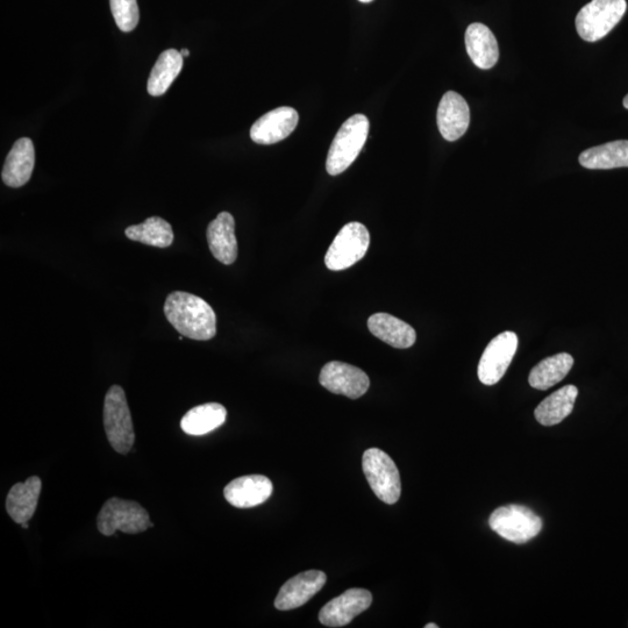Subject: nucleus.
Here are the masks:
<instances>
[{"label": "nucleus", "instance_id": "f257e3e1", "mask_svg": "<svg viewBox=\"0 0 628 628\" xmlns=\"http://www.w3.org/2000/svg\"><path fill=\"white\" fill-rule=\"evenodd\" d=\"M164 314L183 337L208 341L217 334V317L211 305L188 292L170 294L164 303Z\"/></svg>", "mask_w": 628, "mask_h": 628}, {"label": "nucleus", "instance_id": "f03ea898", "mask_svg": "<svg viewBox=\"0 0 628 628\" xmlns=\"http://www.w3.org/2000/svg\"><path fill=\"white\" fill-rule=\"evenodd\" d=\"M368 134L369 120L363 114H355L346 120L335 135L330 152H328L327 173L337 176L351 167L365 146Z\"/></svg>", "mask_w": 628, "mask_h": 628}, {"label": "nucleus", "instance_id": "7ed1b4c3", "mask_svg": "<svg viewBox=\"0 0 628 628\" xmlns=\"http://www.w3.org/2000/svg\"><path fill=\"white\" fill-rule=\"evenodd\" d=\"M104 427L114 451L126 455L131 451L134 441V427L125 391L119 385H113L107 391L104 402Z\"/></svg>", "mask_w": 628, "mask_h": 628}, {"label": "nucleus", "instance_id": "20e7f679", "mask_svg": "<svg viewBox=\"0 0 628 628\" xmlns=\"http://www.w3.org/2000/svg\"><path fill=\"white\" fill-rule=\"evenodd\" d=\"M626 10V0H592L577 14V33L584 41H599L619 24Z\"/></svg>", "mask_w": 628, "mask_h": 628}, {"label": "nucleus", "instance_id": "39448f33", "mask_svg": "<svg viewBox=\"0 0 628 628\" xmlns=\"http://www.w3.org/2000/svg\"><path fill=\"white\" fill-rule=\"evenodd\" d=\"M363 473L371 490L383 503L395 504L402 494L401 476L394 460L378 448H370L363 454Z\"/></svg>", "mask_w": 628, "mask_h": 628}, {"label": "nucleus", "instance_id": "423d86ee", "mask_svg": "<svg viewBox=\"0 0 628 628\" xmlns=\"http://www.w3.org/2000/svg\"><path fill=\"white\" fill-rule=\"evenodd\" d=\"M153 526L148 512L139 503L120 498L106 501L97 518L98 531L106 537L117 531L138 534Z\"/></svg>", "mask_w": 628, "mask_h": 628}, {"label": "nucleus", "instance_id": "0eeeda50", "mask_svg": "<svg viewBox=\"0 0 628 628\" xmlns=\"http://www.w3.org/2000/svg\"><path fill=\"white\" fill-rule=\"evenodd\" d=\"M489 525L505 540L523 545L541 532L542 520L526 506L511 504L492 512Z\"/></svg>", "mask_w": 628, "mask_h": 628}, {"label": "nucleus", "instance_id": "6e6552de", "mask_svg": "<svg viewBox=\"0 0 628 628\" xmlns=\"http://www.w3.org/2000/svg\"><path fill=\"white\" fill-rule=\"evenodd\" d=\"M370 246V234L361 223H351L341 228L325 256L326 267L341 271L354 266L365 258Z\"/></svg>", "mask_w": 628, "mask_h": 628}, {"label": "nucleus", "instance_id": "1a4fd4ad", "mask_svg": "<svg viewBox=\"0 0 628 628\" xmlns=\"http://www.w3.org/2000/svg\"><path fill=\"white\" fill-rule=\"evenodd\" d=\"M518 349V337L503 332L489 342L478 363L477 375L484 385H495L504 377Z\"/></svg>", "mask_w": 628, "mask_h": 628}, {"label": "nucleus", "instance_id": "9d476101", "mask_svg": "<svg viewBox=\"0 0 628 628\" xmlns=\"http://www.w3.org/2000/svg\"><path fill=\"white\" fill-rule=\"evenodd\" d=\"M319 382L335 395L358 399L366 394L370 380L365 371L348 363L332 361L321 369Z\"/></svg>", "mask_w": 628, "mask_h": 628}, {"label": "nucleus", "instance_id": "9b49d317", "mask_svg": "<svg viewBox=\"0 0 628 628\" xmlns=\"http://www.w3.org/2000/svg\"><path fill=\"white\" fill-rule=\"evenodd\" d=\"M373 603V595L366 589H349L332 599L320 610V623L327 627H342L352 623L355 617L367 611Z\"/></svg>", "mask_w": 628, "mask_h": 628}, {"label": "nucleus", "instance_id": "f8f14e48", "mask_svg": "<svg viewBox=\"0 0 628 628\" xmlns=\"http://www.w3.org/2000/svg\"><path fill=\"white\" fill-rule=\"evenodd\" d=\"M326 581V574L320 570H309L290 578L278 592L275 608L280 611L301 608L323 589Z\"/></svg>", "mask_w": 628, "mask_h": 628}, {"label": "nucleus", "instance_id": "ddd939ff", "mask_svg": "<svg viewBox=\"0 0 628 628\" xmlns=\"http://www.w3.org/2000/svg\"><path fill=\"white\" fill-rule=\"evenodd\" d=\"M298 112L292 107H278L262 116L252 126L251 138L259 145L277 144L296 130Z\"/></svg>", "mask_w": 628, "mask_h": 628}, {"label": "nucleus", "instance_id": "4468645a", "mask_svg": "<svg viewBox=\"0 0 628 628\" xmlns=\"http://www.w3.org/2000/svg\"><path fill=\"white\" fill-rule=\"evenodd\" d=\"M273 483L263 475H248L237 478L226 485V501L235 508H254L268 501L273 494Z\"/></svg>", "mask_w": 628, "mask_h": 628}, {"label": "nucleus", "instance_id": "2eb2a0df", "mask_svg": "<svg viewBox=\"0 0 628 628\" xmlns=\"http://www.w3.org/2000/svg\"><path fill=\"white\" fill-rule=\"evenodd\" d=\"M439 131L447 141L459 140L468 130L470 124V110L458 92L448 91L441 98L438 114Z\"/></svg>", "mask_w": 628, "mask_h": 628}, {"label": "nucleus", "instance_id": "dca6fc26", "mask_svg": "<svg viewBox=\"0 0 628 628\" xmlns=\"http://www.w3.org/2000/svg\"><path fill=\"white\" fill-rule=\"evenodd\" d=\"M208 244L214 258L230 266L238 258L235 220L231 213L221 212L208 227Z\"/></svg>", "mask_w": 628, "mask_h": 628}, {"label": "nucleus", "instance_id": "f3484780", "mask_svg": "<svg viewBox=\"0 0 628 628\" xmlns=\"http://www.w3.org/2000/svg\"><path fill=\"white\" fill-rule=\"evenodd\" d=\"M35 166V151L30 138H21L13 145L3 168L2 178L7 187L20 188L31 180Z\"/></svg>", "mask_w": 628, "mask_h": 628}, {"label": "nucleus", "instance_id": "a211bd4d", "mask_svg": "<svg viewBox=\"0 0 628 628\" xmlns=\"http://www.w3.org/2000/svg\"><path fill=\"white\" fill-rule=\"evenodd\" d=\"M368 328L376 338L398 349L416 344L415 328L388 313H375L368 320Z\"/></svg>", "mask_w": 628, "mask_h": 628}, {"label": "nucleus", "instance_id": "6ab92c4d", "mask_svg": "<svg viewBox=\"0 0 628 628\" xmlns=\"http://www.w3.org/2000/svg\"><path fill=\"white\" fill-rule=\"evenodd\" d=\"M42 483L39 477L14 484L6 498V510L17 524L30 522L37 510Z\"/></svg>", "mask_w": 628, "mask_h": 628}, {"label": "nucleus", "instance_id": "aec40b11", "mask_svg": "<svg viewBox=\"0 0 628 628\" xmlns=\"http://www.w3.org/2000/svg\"><path fill=\"white\" fill-rule=\"evenodd\" d=\"M466 47L476 67L488 70L496 66L499 59L498 42L488 26L471 24L466 32Z\"/></svg>", "mask_w": 628, "mask_h": 628}, {"label": "nucleus", "instance_id": "412c9836", "mask_svg": "<svg viewBox=\"0 0 628 628\" xmlns=\"http://www.w3.org/2000/svg\"><path fill=\"white\" fill-rule=\"evenodd\" d=\"M581 166L592 170L628 168V140L608 142L580 155Z\"/></svg>", "mask_w": 628, "mask_h": 628}, {"label": "nucleus", "instance_id": "4be33fe9", "mask_svg": "<svg viewBox=\"0 0 628 628\" xmlns=\"http://www.w3.org/2000/svg\"><path fill=\"white\" fill-rule=\"evenodd\" d=\"M578 389L575 385H567L542 401L534 411L535 419L544 426L562 423L574 410Z\"/></svg>", "mask_w": 628, "mask_h": 628}, {"label": "nucleus", "instance_id": "5701e85b", "mask_svg": "<svg viewBox=\"0 0 628 628\" xmlns=\"http://www.w3.org/2000/svg\"><path fill=\"white\" fill-rule=\"evenodd\" d=\"M574 366V358L568 353H560L542 360L535 366L528 382L534 389L548 390L560 383Z\"/></svg>", "mask_w": 628, "mask_h": 628}, {"label": "nucleus", "instance_id": "b1692460", "mask_svg": "<svg viewBox=\"0 0 628 628\" xmlns=\"http://www.w3.org/2000/svg\"><path fill=\"white\" fill-rule=\"evenodd\" d=\"M183 59L181 52L176 51V49H168L160 55L147 83L149 95L160 97L166 94L170 85L181 74Z\"/></svg>", "mask_w": 628, "mask_h": 628}, {"label": "nucleus", "instance_id": "393cba45", "mask_svg": "<svg viewBox=\"0 0 628 628\" xmlns=\"http://www.w3.org/2000/svg\"><path fill=\"white\" fill-rule=\"evenodd\" d=\"M227 411L223 405L209 403L196 406L182 418L181 427L184 433L199 437L208 434L223 425Z\"/></svg>", "mask_w": 628, "mask_h": 628}, {"label": "nucleus", "instance_id": "a878e982", "mask_svg": "<svg viewBox=\"0 0 628 628\" xmlns=\"http://www.w3.org/2000/svg\"><path fill=\"white\" fill-rule=\"evenodd\" d=\"M126 237L132 241L157 248H168L173 245V227L160 217H151L140 225L126 228Z\"/></svg>", "mask_w": 628, "mask_h": 628}, {"label": "nucleus", "instance_id": "bb28decb", "mask_svg": "<svg viewBox=\"0 0 628 628\" xmlns=\"http://www.w3.org/2000/svg\"><path fill=\"white\" fill-rule=\"evenodd\" d=\"M110 6L121 32L130 33L135 30L140 19L137 0H110Z\"/></svg>", "mask_w": 628, "mask_h": 628}, {"label": "nucleus", "instance_id": "cd10ccee", "mask_svg": "<svg viewBox=\"0 0 628 628\" xmlns=\"http://www.w3.org/2000/svg\"><path fill=\"white\" fill-rule=\"evenodd\" d=\"M181 54L183 57H187L190 55V52L188 51V49H182Z\"/></svg>", "mask_w": 628, "mask_h": 628}, {"label": "nucleus", "instance_id": "c85d7f7f", "mask_svg": "<svg viewBox=\"0 0 628 628\" xmlns=\"http://www.w3.org/2000/svg\"><path fill=\"white\" fill-rule=\"evenodd\" d=\"M425 628H439V626L437 624L431 623V624H427Z\"/></svg>", "mask_w": 628, "mask_h": 628}, {"label": "nucleus", "instance_id": "c756f323", "mask_svg": "<svg viewBox=\"0 0 628 628\" xmlns=\"http://www.w3.org/2000/svg\"><path fill=\"white\" fill-rule=\"evenodd\" d=\"M623 104H624L625 109L628 110V95L624 98Z\"/></svg>", "mask_w": 628, "mask_h": 628}, {"label": "nucleus", "instance_id": "7c9ffc66", "mask_svg": "<svg viewBox=\"0 0 628 628\" xmlns=\"http://www.w3.org/2000/svg\"><path fill=\"white\" fill-rule=\"evenodd\" d=\"M359 2L368 4V3L373 2V0H359Z\"/></svg>", "mask_w": 628, "mask_h": 628}, {"label": "nucleus", "instance_id": "2f4dec72", "mask_svg": "<svg viewBox=\"0 0 628 628\" xmlns=\"http://www.w3.org/2000/svg\"><path fill=\"white\" fill-rule=\"evenodd\" d=\"M21 526H23V528H25V530H27V528H28V524L27 523L21 524Z\"/></svg>", "mask_w": 628, "mask_h": 628}]
</instances>
